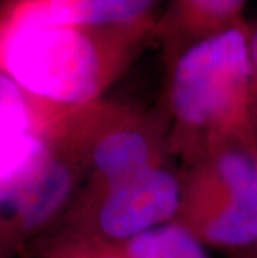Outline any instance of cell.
I'll return each instance as SVG.
<instances>
[{
	"label": "cell",
	"mask_w": 257,
	"mask_h": 258,
	"mask_svg": "<svg viewBox=\"0 0 257 258\" xmlns=\"http://www.w3.org/2000/svg\"><path fill=\"white\" fill-rule=\"evenodd\" d=\"M40 103L43 100L30 95L0 70V152L39 134Z\"/></svg>",
	"instance_id": "obj_8"
},
{
	"label": "cell",
	"mask_w": 257,
	"mask_h": 258,
	"mask_svg": "<svg viewBox=\"0 0 257 258\" xmlns=\"http://www.w3.org/2000/svg\"><path fill=\"white\" fill-rule=\"evenodd\" d=\"M130 258H205L187 230L177 225L157 227L132 238L129 245Z\"/></svg>",
	"instance_id": "obj_9"
},
{
	"label": "cell",
	"mask_w": 257,
	"mask_h": 258,
	"mask_svg": "<svg viewBox=\"0 0 257 258\" xmlns=\"http://www.w3.org/2000/svg\"><path fill=\"white\" fill-rule=\"evenodd\" d=\"M249 0H169L156 29L180 48L242 24L240 14Z\"/></svg>",
	"instance_id": "obj_6"
},
{
	"label": "cell",
	"mask_w": 257,
	"mask_h": 258,
	"mask_svg": "<svg viewBox=\"0 0 257 258\" xmlns=\"http://www.w3.org/2000/svg\"><path fill=\"white\" fill-rule=\"evenodd\" d=\"M156 17L124 25H67L0 12V70L35 98L59 107L87 105L130 48L156 30Z\"/></svg>",
	"instance_id": "obj_1"
},
{
	"label": "cell",
	"mask_w": 257,
	"mask_h": 258,
	"mask_svg": "<svg viewBox=\"0 0 257 258\" xmlns=\"http://www.w3.org/2000/svg\"><path fill=\"white\" fill-rule=\"evenodd\" d=\"M249 85V30L242 22L194 43L177 57L171 105L187 125L222 123L242 110Z\"/></svg>",
	"instance_id": "obj_2"
},
{
	"label": "cell",
	"mask_w": 257,
	"mask_h": 258,
	"mask_svg": "<svg viewBox=\"0 0 257 258\" xmlns=\"http://www.w3.org/2000/svg\"><path fill=\"white\" fill-rule=\"evenodd\" d=\"M179 205V186L172 175L145 168L109 186L99 222L112 238H135L167 220Z\"/></svg>",
	"instance_id": "obj_3"
},
{
	"label": "cell",
	"mask_w": 257,
	"mask_h": 258,
	"mask_svg": "<svg viewBox=\"0 0 257 258\" xmlns=\"http://www.w3.org/2000/svg\"><path fill=\"white\" fill-rule=\"evenodd\" d=\"M219 170L232 199L209 225L207 235L217 243H249L257 238V163L247 155L232 152L222 157Z\"/></svg>",
	"instance_id": "obj_4"
},
{
	"label": "cell",
	"mask_w": 257,
	"mask_h": 258,
	"mask_svg": "<svg viewBox=\"0 0 257 258\" xmlns=\"http://www.w3.org/2000/svg\"><path fill=\"white\" fill-rule=\"evenodd\" d=\"M249 57H250V79L257 84V24L249 30Z\"/></svg>",
	"instance_id": "obj_10"
},
{
	"label": "cell",
	"mask_w": 257,
	"mask_h": 258,
	"mask_svg": "<svg viewBox=\"0 0 257 258\" xmlns=\"http://www.w3.org/2000/svg\"><path fill=\"white\" fill-rule=\"evenodd\" d=\"M162 0H24L4 10L67 25H124L154 17Z\"/></svg>",
	"instance_id": "obj_5"
},
{
	"label": "cell",
	"mask_w": 257,
	"mask_h": 258,
	"mask_svg": "<svg viewBox=\"0 0 257 258\" xmlns=\"http://www.w3.org/2000/svg\"><path fill=\"white\" fill-rule=\"evenodd\" d=\"M19 2H24V0H2V5H4V9H7V7H12V5L19 4Z\"/></svg>",
	"instance_id": "obj_11"
},
{
	"label": "cell",
	"mask_w": 257,
	"mask_h": 258,
	"mask_svg": "<svg viewBox=\"0 0 257 258\" xmlns=\"http://www.w3.org/2000/svg\"><path fill=\"white\" fill-rule=\"evenodd\" d=\"M94 163L109 186L149 168V144L132 125H116L94 145Z\"/></svg>",
	"instance_id": "obj_7"
}]
</instances>
